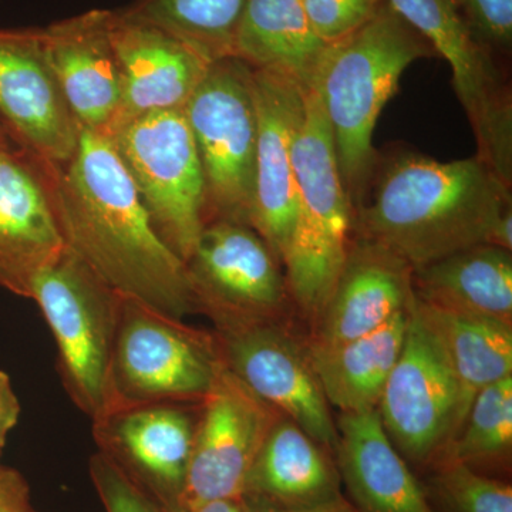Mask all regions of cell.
<instances>
[{"mask_svg":"<svg viewBox=\"0 0 512 512\" xmlns=\"http://www.w3.org/2000/svg\"><path fill=\"white\" fill-rule=\"evenodd\" d=\"M0 137H5L6 138L5 133H3V131H2V128H0ZM6 140H8V138H6ZM9 143H10V141H9Z\"/></svg>","mask_w":512,"mask_h":512,"instance_id":"39","label":"cell"},{"mask_svg":"<svg viewBox=\"0 0 512 512\" xmlns=\"http://www.w3.org/2000/svg\"><path fill=\"white\" fill-rule=\"evenodd\" d=\"M89 471L106 512H163L99 451L90 458Z\"/></svg>","mask_w":512,"mask_h":512,"instance_id":"32","label":"cell"},{"mask_svg":"<svg viewBox=\"0 0 512 512\" xmlns=\"http://www.w3.org/2000/svg\"><path fill=\"white\" fill-rule=\"evenodd\" d=\"M437 56L426 37L387 2L362 28L326 46L315 87L328 120L340 177L359 207L380 154L373 133L410 64Z\"/></svg>","mask_w":512,"mask_h":512,"instance_id":"3","label":"cell"},{"mask_svg":"<svg viewBox=\"0 0 512 512\" xmlns=\"http://www.w3.org/2000/svg\"><path fill=\"white\" fill-rule=\"evenodd\" d=\"M109 138L157 234L187 261L205 227V185L184 111L146 114Z\"/></svg>","mask_w":512,"mask_h":512,"instance_id":"8","label":"cell"},{"mask_svg":"<svg viewBox=\"0 0 512 512\" xmlns=\"http://www.w3.org/2000/svg\"><path fill=\"white\" fill-rule=\"evenodd\" d=\"M326 46L302 0H245L231 56L252 69L285 74L311 90Z\"/></svg>","mask_w":512,"mask_h":512,"instance_id":"24","label":"cell"},{"mask_svg":"<svg viewBox=\"0 0 512 512\" xmlns=\"http://www.w3.org/2000/svg\"><path fill=\"white\" fill-rule=\"evenodd\" d=\"M64 251L35 161L18 148L0 150V288L30 299L37 278Z\"/></svg>","mask_w":512,"mask_h":512,"instance_id":"20","label":"cell"},{"mask_svg":"<svg viewBox=\"0 0 512 512\" xmlns=\"http://www.w3.org/2000/svg\"><path fill=\"white\" fill-rule=\"evenodd\" d=\"M436 512H512V487L504 478L485 476L444 458L419 477Z\"/></svg>","mask_w":512,"mask_h":512,"instance_id":"29","label":"cell"},{"mask_svg":"<svg viewBox=\"0 0 512 512\" xmlns=\"http://www.w3.org/2000/svg\"><path fill=\"white\" fill-rule=\"evenodd\" d=\"M316 35L326 45L362 28L389 0H302Z\"/></svg>","mask_w":512,"mask_h":512,"instance_id":"30","label":"cell"},{"mask_svg":"<svg viewBox=\"0 0 512 512\" xmlns=\"http://www.w3.org/2000/svg\"><path fill=\"white\" fill-rule=\"evenodd\" d=\"M474 33L510 63L512 53V0H453Z\"/></svg>","mask_w":512,"mask_h":512,"instance_id":"31","label":"cell"},{"mask_svg":"<svg viewBox=\"0 0 512 512\" xmlns=\"http://www.w3.org/2000/svg\"><path fill=\"white\" fill-rule=\"evenodd\" d=\"M450 64L453 87L477 143L476 156L512 188V92L508 63L468 26L453 0H389Z\"/></svg>","mask_w":512,"mask_h":512,"instance_id":"10","label":"cell"},{"mask_svg":"<svg viewBox=\"0 0 512 512\" xmlns=\"http://www.w3.org/2000/svg\"><path fill=\"white\" fill-rule=\"evenodd\" d=\"M0 128L39 164L70 161L80 128L43 55L37 28H0Z\"/></svg>","mask_w":512,"mask_h":512,"instance_id":"15","label":"cell"},{"mask_svg":"<svg viewBox=\"0 0 512 512\" xmlns=\"http://www.w3.org/2000/svg\"><path fill=\"white\" fill-rule=\"evenodd\" d=\"M487 244L512 251V207L504 211L495 222Z\"/></svg>","mask_w":512,"mask_h":512,"instance_id":"36","label":"cell"},{"mask_svg":"<svg viewBox=\"0 0 512 512\" xmlns=\"http://www.w3.org/2000/svg\"><path fill=\"white\" fill-rule=\"evenodd\" d=\"M99 453L163 512H183L197 417L190 404L121 407L92 421Z\"/></svg>","mask_w":512,"mask_h":512,"instance_id":"14","label":"cell"},{"mask_svg":"<svg viewBox=\"0 0 512 512\" xmlns=\"http://www.w3.org/2000/svg\"><path fill=\"white\" fill-rule=\"evenodd\" d=\"M224 365L269 406L335 456L339 431L309 359L279 322L217 330Z\"/></svg>","mask_w":512,"mask_h":512,"instance_id":"13","label":"cell"},{"mask_svg":"<svg viewBox=\"0 0 512 512\" xmlns=\"http://www.w3.org/2000/svg\"><path fill=\"white\" fill-rule=\"evenodd\" d=\"M241 504L244 512H357L346 495H340L328 503L311 505V507H281L249 495H242Z\"/></svg>","mask_w":512,"mask_h":512,"instance_id":"34","label":"cell"},{"mask_svg":"<svg viewBox=\"0 0 512 512\" xmlns=\"http://www.w3.org/2000/svg\"><path fill=\"white\" fill-rule=\"evenodd\" d=\"M183 512H244L241 500H215L195 505Z\"/></svg>","mask_w":512,"mask_h":512,"instance_id":"37","label":"cell"},{"mask_svg":"<svg viewBox=\"0 0 512 512\" xmlns=\"http://www.w3.org/2000/svg\"><path fill=\"white\" fill-rule=\"evenodd\" d=\"M20 403L8 373L0 370V448L5 447L10 431L20 417Z\"/></svg>","mask_w":512,"mask_h":512,"instance_id":"35","label":"cell"},{"mask_svg":"<svg viewBox=\"0 0 512 512\" xmlns=\"http://www.w3.org/2000/svg\"><path fill=\"white\" fill-rule=\"evenodd\" d=\"M0 512H36L26 478L15 468L0 464Z\"/></svg>","mask_w":512,"mask_h":512,"instance_id":"33","label":"cell"},{"mask_svg":"<svg viewBox=\"0 0 512 512\" xmlns=\"http://www.w3.org/2000/svg\"><path fill=\"white\" fill-rule=\"evenodd\" d=\"M414 298L412 266L355 234L309 346L332 348L365 336L409 311Z\"/></svg>","mask_w":512,"mask_h":512,"instance_id":"19","label":"cell"},{"mask_svg":"<svg viewBox=\"0 0 512 512\" xmlns=\"http://www.w3.org/2000/svg\"><path fill=\"white\" fill-rule=\"evenodd\" d=\"M8 147H12V144L5 137H0V150H5Z\"/></svg>","mask_w":512,"mask_h":512,"instance_id":"38","label":"cell"},{"mask_svg":"<svg viewBox=\"0 0 512 512\" xmlns=\"http://www.w3.org/2000/svg\"><path fill=\"white\" fill-rule=\"evenodd\" d=\"M221 365L215 335L124 296L107 413L141 404H200Z\"/></svg>","mask_w":512,"mask_h":512,"instance_id":"7","label":"cell"},{"mask_svg":"<svg viewBox=\"0 0 512 512\" xmlns=\"http://www.w3.org/2000/svg\"><path fill=\"white\" fill-rule=\"evenodd\" d=\"M183 511L215 500H241L256 456L282 414L222 365L198 404Z\"/></svg>","mask_w":512,"mask_h":512,"instance_id":"12","label":"cell"},{"mask_svg":"<svg viewBox=\"0 0 512 512\" xmlns=\"http://www.w3.org/2000/svg\"><path fill=\"white\" fill-rule=\"evenodd\" d=\"M410 311L412 308L379 329L342 345H308L309 359L330 406L338 407L340 413L377 410L387 379L402 352Z\"/></svg>","mask_w":512,"mask_h":512,"instance_id":"25","label":"cell"},{"mask_svg":"<svg viewBox=\"0 0 512 512\" xmlns=\"http://www.w3.org/2000/svg\"><path fill=\"white\" fill-rule=\"evenodd\" d=\"M298 210L284 259L292 301L316 320L335 288L355 235V212L315 87L293 143Z\"/></svg>","mask_w":512,"mask_h":512,"instance_id":"4","label":"cell"},{"mask_svg":"<svg viewBox=\"0 0 512 512\" xmlns=\"http://www.w3.org/2000/svg\"><path fill=\"white\" fill-rule=\"evenodd\" d=\"M258 121L251 227L284 265L298 210L293 143L305 116L301 84L281 73L252 69Z\"/></svg>","mask_w":512,"mask_h":512,"instance_id":"16","label":"cell"},{"mask_svg":"<svg viewBox=\"0 0 512 512\" xmlns=\"http://www.w3.org/2000/svg\"><path fill=\"white\" fill-rule=\"evenodd\" d=\"M245 0H134L119 9L127 18L163 29L215 62L232 55Z\"/></svg>","mask_w":512,"mask_h":512,"instance_id":"27","label":"cell"},{"mask_svg":"<svg viewBox=\"0 0 512 512\" xmlns=\"http://www.w3.org/2000/svg\"><path fill=\"white\" fill-rule=\"evenodd\" d=\"M123 298L67 248L37 278L30 296L55 338L64 390L92 421L111 407V363Z\"/></svg>","mask_w":512,"mask_h":512,"instance_id":"5","label":"cell"},{"mask_svg":"<svg viewBox=\"0 0 512 512\" xmlns=\"http://www.w3.org/2000/svg\"><path fill=\"white\" fill-rule=\"evenodd\" d=\"M512 251L477 244L413 269L419 301L512 325Z\"/></svg>","mask_w":512,"mask_h":512,"instance_id":"23","label":"cell"},{"mask_svg":"<svg viewBox=\"0 0 512 512\" xmlns=\"http://www.w3.org/2000/svg\"><path fill=\"white\" fill-rule=\"evenodd\" d=\"M40 46L82 130L109 134L123 82L110 36V10L92 9L37 28Z\"/></svg>","mask_w":512,"mask_h":512,"instance_id":"18","label":"cell"},{"mask_svg":"<svg viewBox=\"0 0 512 512\" xmlns=\"http://www.w3.org/2000/svg\"><path fill=\"white\" fill-rule=\"evenodd\" d=\"M511 450L512 376H508L476 394L444 458L460 461L485 476L507 480Z\"/></svg>","mask_w":512,"mask_h":512,"instance_id":"28","label":"cell"},{"mask_svg":"<svg viewBox=\"0 0 512 512\" xmlns=\"http://www.w3.org/2000/svg\"><path fill=\"white\" fill-rule=\"evenodd\" d=\"M36 165L72 254L126 298L175 319L197 312L183 259L157 234L109 137L82 130L70 161Z\"/></svg>","mask_w":512,"mask_h":512,"instance_id":"1","label":"cell"},{"mask_svg":"<svg viewBox=\"0 0 512 512\" xmlns=\"http://www.w3.org/2000/svg\"><path fill=\"white\" fill-rule=\"evenodd\" d=\"M340 487L335 456L282 416L256 456L242 495L281 507H311L343 495Z\"/></svg>","mask_w":512,"mask_h":512,"instance_id":"22","label":"cell"},{"mask_svg":"<svg viewBox=\"0 0 512 512\" xmlns=\"http://www.w3.org/2000/svg\"><path fill=\"white\" fill-rule=\"evenodd\" d=\"M511 207V187L480 157L441 163L399 150L379 156L355 210V234L416 269L487 244L495 222Z\"/></svg>","mask_w":512,"mask_h":512,"instance_id":"2","label":"cell"},{"mask_svg":"<svg viewBox=\"0 0 512 512\" xmlns=\"http://www.w3.org/2000/svg\"><path fill=\"white\" fill-rule=\"evenodd\" d=\"M336 426L335 460L357 512H436L420 478L384 431L377 410L340 413Z\"/></svg>","mask_w":512,"mask_h":512,"instance_id":"21","label":"cell"},{"mask_svg":"<svg viewBox=\"0 0 512 512\" xmlns=\"http://www.w3.org/2000/svg\"><path fill=\"white\" fill-rule=\"evenodd\" d=\"M414 309L439 342L470 406L484 387L512 376L510 323L447 311L417 298Z\"/></svg>","mask_w":512,"mask_h":512,"instance_id":"26","label":"cell"},{"mask_svg":"<svg viewBox=\"0 0 512 512\" xmlns=\"http://www.w3.org/2000/svg\"><path fill=\"white\" fill-rule=\"evenodd\" d=\"M183 111L204 174L205 224L251 227L258 136L252 67L234 56L215 60Z\"/></svg>","mask_w":512,"mask_h":512,"instance_id":"6","label":"cell"},{"mask_svg":"<svg viewBox=\"0 0 512 512\" xmlns=\"http://www.w3.org/2000/svg\"><path fill=\"white\" fill-rule=\"evenodd\" d=\"M468 410L456 373L413 302L402 352L377 407L384 431L421 477L446 457Z\"/></svg>","mask_w":512,"mask_h":512,"instance_id":"9","label":"cell"},{"mask_svg":"<svg viewBox=\"0 0 512 512\" xmlns=\"http://www.w3.org/2000/svg\"><path fill=\"white\" fill-rule=\"evenodd\" d=\"M2 451H3L2 448H0V457H2Z\"/></svg>","mask_w":512,"mask_h":512,"instance_id":"40","label":"cell"},{"mask_svg":"<svg viewBox=\"0 0 512 512\" xmlns=\"http://www.w3.org/2000/svg\"><path fill=\"white\" fill-rule=\"evenodd\" d=\"M184 264L195 311L217 330L279 322L292 301L284 265L249 225L208 222Z\"/></svg>","mask_w":512,"mask_h":512,"instance_id":"11","label":"cell"},{"mask_svg":"<svg viewBox=\"0 0 512 512\" xmlns=\"http://www.w3.org/2000/svg\"><path fill=\"white\" fill-rule=\"evenodd\" d=\"M110 36L119 57L120 109L109 134L156 111L183 110L211 60L163 29L110 10Z\"/></svg>","mask_w":512,"mask_h":512,"instance_id":"17","label":"cell"}]
</instances>
